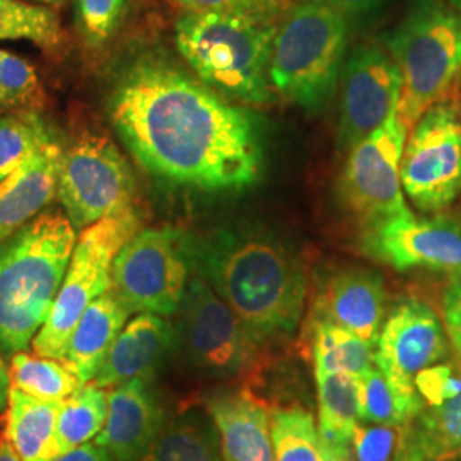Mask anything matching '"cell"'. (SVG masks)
<instances>
[{"instance_id": "obj_32", "label": "cell", "mask_w": 461, "mask_h": 461, "mask_svg": "<svg viewBox=\"0 0 461 461\" xmlns=\"http://www.w3.org/2000/svg\"><path fill=\"white\" fill-rule=\"evenodd\" d=\"M53 137L49 123L30 110L0 116V182Z\"/></svg>"}, {"instance_id": "obj_12", "label": "cell", "mask_w": 461, "mask_h": 461, "mask_svg": "<svg viewBox=\"0 0 461 461\" xmlns=\"http://www.w3.org/2000/svg\"><path fill=\"white\" fill-rule=\"evenodd\" d=\"M407 131L395 108L381 127L350 149L340 180V197L366 226L412 214L400 176Z\"/></svg>"}, {"instance_id": "obj_17", "label": "cell", "mask_w": 461, "mask_h": 461, "mask_svg": "<svg viewBox=\"0 0 461 461\" xmlns=\"http://www.w3.org/2000/svg\"><path fill=\"white\" fill-rule=\"evenodd\" d=\"M386 289L378 272L342 268L320 285L312 320L329 321L376 346L384 320Z\"/></svg>"}, {"instance_id": "obj_3", "label": "cell", "mask_w": 461, "mask_h": 461, "mask_svg": "<svg viewBox=\"0 0 461 461\" xmlns=\"http://www.w3.org/2000/svg\"><path fill=\"white\" fill-rule=\"evenodd\" d=\"M76 241L68 217L49 211L0 243L2 356L24 352L49 320Z\"/></svg>"}, {"instance_id": "obj_22", "label": "cell", "mask_w": 461, "mask_h": 461, "mask_svg": "<svg viewBox=\"0 0 461 461\" xmlns=\"http://www.w3.org/2000/svg\"><path fill=\"white\" fill-rule=\"evenodd\" d=\"M62 402L40 400L11 386L2 438L9 441L21 461H51Z\"/></svg>"}, {"instance_id": "obj_15", "label": "cell", "mask_w": 461, "mask_h": 461, "mask_svg": "<svg viewBox=\"0 0 461 461\" xmlns=\"http://www.w3.org/2000/svg\"><path fill=\"white\" fill-rule=\"evenodd\" d=\"M402 77L390 53L364 45L354 50L342 74L339 148L350 150L398 108Z\"/></svg>"}, {"instance_id": "obj_39", "label": "cell", "mask_w": 461, "mask_h": 461, "mask_svg": "<svg viewBox=\"0 0 461 461\" xmlns=\"http://www.w3.org/2000/svg\"><path fill=\"white\" fill-rule=\"evenodd\" d=\"M314 2L325 4L347 17L369 14L375 9H378L384 0H314Z\"/></svg>"}, {"instance_id": "obj_35", "label": "cell", "mask_w": 461, "mask_h": 461, "mask_svg": "<svg viewBox=\"0 0 461 461\" xmlns=\"http://www.w3.org/2000/svg\"><path fill=\"white\" fill-rule=\"evenodd\" d=\"M403 429L359 422L352 436V460L400 461Z\"/></svg>"}, {"instance_id": "obj_38", "label": "cell", "mask_w": 461, "mask_h": 461, "mask_svg": "<svg viewBox=\"0 0 461 461\" xmlns=\"http://www.w3.org/2000/svg\"><path fill=\"white\" fill-rule=\"evenodd\" d=\"M443 323L447 339L461 359V279H455L443 296Z\"/></svg>"}, {"instance_id": "obj_20", "label": "cell", "mask_w": 461, "mask_h": 461, "mask_svg": "<svg viewBox=\"0 0 461 461\" xmlns=\"http://www.w3.org/2000/svg\"><path fill=\"white\" fill-rule=\"evenodd\" d=\"M64 152L53 137L0 182V243L40 215L57 195Z\"/></svg>"}, {"instance_id": "obj_25", "label": "cell", "mask_w": 461, "mask_h": 461, "mask_svg": "<svg viewBox=\"0 0 461 461\" xmlns=\"http://www.w3.org/2000/svg\"><path fill=\"white\" fill-rule=\"evenodd\" d=\"M140 461L224 460L212 419L192 411L167 420Z\"/></svg>"}, {"instance_id": "obj_1", "label": "cell", "mask_w": 461, "mask_h": 461, "mask_svg": "<svg viewBox=\"0 0 461 461\" xmlns=\"http://www.w3.org/2000/svg\"><path fill=\"white\" fill-rule=\"evenodd\" d=\"M110 115L139 165L165 182L236 192L260 176L255 118L163 60L146 57L123 70Z\"/></svg>"}, {"instance_id": "obj_8", "label": "cell", "mask_w": 461, "mask_h": 461, "mask_svg": "<svg viewBox=\"0 0 461 461\" xmlns=\"http://www.w3.org/2000/svg\"><path fill=\"white\" fill-rule=\"evenodd\" d=\"M190 272V236L171 228L139 230L116 255L110 289L131 313L169 316L182 304Z\"/></svg>"}, {"instance_id": "obj_36", "label": "cell", "mask_w": 461, "mask_h": 461, "mask_svg": "<svg viewBox=\"0 0 461 461\" xmlns=\"http://www.w3.org/2000/svg\"><path fill=\"white\" fill-rule=\"evenodd\" d=\"M415 388L428 407L461 395V373L451 364H434L415 376Z\"/></svg>"}, {"instance_id": "obj_24", "label": "cell", "mask_w": 461, "mask_h": 461, "mask_svg": "<svg viewBox=\"0 0 461 461\" xmlns=\"http://www.w3.org/2000/svg\"><path fill=\"white\" fill-rule=\"evenodd\" d=\"M318 384V429L330 449L352 460V436L359 420L357 383L347 375H314Z\"/></svg>"}, {"instance_id": "obj_5", "label": "cell", "mask_w": 461, "mask_h": 461, "mask_svg": "<svg viewBox=\"0 0 461 461\" xmlns=\"http://www.w3.org/2000/svg\"><path fill=\"white\" fill-rule=\"evenodd\" d=\"M386 45L402 77L398 115L411 129L460 86L461 13L443 0H413Z\"/></svg>"}, {"instance_id": "obj_4", "label": "cell", "mask_w": 461, "mask_h": 461, "mask_svg": "<svg viewBox=\"0 0 461 461\" xmlns=\"http://www.w3.org/2000/svg\"><path fill=\"white\" fill-rule=\"evenodd\" d=\"M272 17L245 13H186L175 41L200 81L245 104L270 99V55L277 26Z\"/></svg>"}, {"instance_id": "obj_21", "label": "cell", "mask_w": 461, "mask_h": 461, "mask_svg": "<svg viewBox=\"0 0 461 461\" xmlns=\"http://www.w3.org/2000/svg\"><path fill=\"white\" fill-rule=\"evenodd\" d=\"M129 308L110 289L84 312L67 344L64 364L86 384L98 375L116 337L127 325Z\"/></svg>"}, {"instance_id": "obj_40", "label": "cell", "mask_w": 461, "mask_h": 461, "mask_svg": "<svg viewBox=\"0 0 461 461\" xmlns=\"http://www.w3.org/2000/svg\"><path fill=\"white\" fill-rule=\"evenodd\" d=\"M51 461H113L110 453L98 443H86L76 449H70Z\"/></svg>"}, {"instance_id": "obj_2", "label": "cell", "mask_w": 461, "mask_h": 461, "mask_svg": "<svg viewBox=\"0 0 461 461\" xmlns=\"http://www.w3.org/2000/svg\"><path fill=\"white\" fill-rule=\"evenodd\" d=\"M192 268L212 285L257 346L294 333L308 293L306 267L276 232L236 226L192 240Z\"/></svg>"}, {"instance_id": "obj_45", "label": "cell", "mask_w": 461, "mask_h": 461, "mask_svg": "<svg viewBox=\"0 0 461 461\" xmlns=\"http://www.w3.org/2000/svg\"><path fill=\"white\" fill-rule=\"evenodd\" d=\"M451 7H455L456 11H460L461 13V0H446Z\"/></svg>"}, {"instance_id": "obj_42", "label": "cell", "mask_w": 461, "mask_h": 461, "mask_svg": "<svg viewBox=\"0 0 461 461\" xmlns=\"http://www.w3.org/2000/svg\"><path fill=\"white\" fill-rule=\"evenodd\" d=\"M0 461H21L14 447L9 445V441L2 436H0Z\"/></svg>"}, {"instance_id": "obj_6", "label": "cell", "mask_w": 461, "mask_h": 461, "mask_svg": "<svg viewBox=\"0 0 461 461\" xmlns=\"http://www.w3.org/2000/svg\"><path fill=\"white\" fill-rule=\"evenodd\" d=\"M347 17L304 0L280 23L270 55V84L280 98L318 113L339 83L347 49Z\"/></svg>"}, {"instance_id": "obj_9", "label": "cell", "mask_w": 461, "mask_h": 461, "mask_svg": "<svg viewBox=\"0 0 461 461\" xmlns=\"http://www.w3.org/2000/svg\"><path fill=\"white\" fill-rule=\"evenodd\" d=\"M133 192L132 167L106 135L86 133L64 152L57 195L76 230L132 209Z\"/></svg>"}, {"instance_id": "obj_26", "label": "cell", "mask_w": 461, "mask_h": 461, "mask_svg": "<svg viewBox=\"0 0 461 461\" xmlns=\"http://www.w3.org/2000/svg\"><path fill=\"white\" fill-rule=\"evenodd\" d=\"M314 375H347L359 378L375 367L373 344L329 321L312 320Z\"/></svg>"}, {"instance_id": "obj_7", "label": "cell", "mask_w": 461, "mask_h": 461, "mask_svg": "<svg viewBox=\"0 0 461 461\" xmlns=\"http://www.w3.org/2000/svg\"><path fill=\"white\" fill-rule=\"evenodd\" d=\"M139 230L140 217L133 209L81 230L49 320L32 342L36 356L64 359L70 335L84 312L110 291L116 255Z\"/></svg>"}, {"instance_id": "obj_19", "label": "cell", "mask_w": 461, "mask_h": 461, "mask_svg": "<svg viewBox=\"0 0 461 461\" xmlns=\"http://www.w3.org/2000/svg\"><path fill=\"white\" fill-rule=\"evenodd\" d=\"M205 409L214 422L224 461H276L272 415L262 398L248 390H222Z\"/></svg>"}, {"instance_id": "obj_11", "label": "cell", "mask_w": 461, "mask_h": 461, "mask_svg": "<svg viewBox=\"0 0 461 461\" xmlns=\"http://www.w3.org/2000/svg\"><path fill=\"white\" fill-rule=\"evenodd\" d=\"M405 195L422 212H439L461 195V116L451 101L439 103L413 125L402 166Z\"/></svg>"}, {"instance_id": "obj_10", "label": "cell", "mask_w": 461, "mask_h": 461, "mask_svg": "<svg viewBox=\"0 0 461 461\" xmlns=\"http://www.w3.org/2000/svg\"><path fill=\"white\" fill-rule=\"evenodd\" d=\"M178 312V346L194 371L214 379L248 371L257 344L207 280L197 274L190 277Z\"/></svg>"}, {"instance_id": "obj_29", "label": "cell", "mask_w": 461, "mask_h": 461, "mask_svg": "<svg viewBox=\"0 0 461 461\" xmlns=\"http://www.w3.org/2000/svg\"><path fill=\"white\" fill-rule=\"evenodd\" d=\"M13 386L40 400L64 402L81 384L64 361L17 352L11 357Z\"/></svg>"}, {"instance_id": "obj_28", "label": "cell", "mask_w": 461, "mask_h": 461, "mask_svg": "<svg viewBox=\"0 0 461 461\" xmlns=\"http://www.w3.org/2000/svg\"><path fill=\"white\" fill-rule=\"evenodd\" d=\"M276 461H344L325 443L312 412L301 407L272 412Z\"/></svg>"}, {"instance_id": "obj_41", "label": "cell", "mask_w": 461, "mask_h": 461, "mask_svg": "<svg viewBox=\"0 0 461 461\" xmlns=\"http://www.w3.org/2000/svg\"><path fill=\"white\" fill-rule=\"evenodd\" d=\"M11 371L7 369L5 363L0 359V412L7 409V400L11 392Z\"/></svg>"}, {"instance_id": "obj_14", "label": "cell", "mask_w": 461, "mask_h": 461, "mask_svg": "<svg viewBox=\"0 0 461 461\" xmlns=\"http://www.w3.org/2000/svg\"><path fill=\"white\" fill-rule=\"evenodd\" d=\"M361 245L371 258L400 272L422 268L461 279V226L451 217L381 219L366 226Z\"/></svg>"}, {"instance_id": "obj_44", "label": "cell", "mask_w": 461, "mask_h": 461, "mask_svg": "<svg viewBox=\"0 0 461 461\" xmlns=\"http://www.w3.org/2000/svg\"><path fill=\"white\" fill-rule=\"evenodd\" d=\"M4 53H5V50H0V101H2V72H4Z\"/></svg>"}, {"instance_id": "obj_37", "label": "cell", "mask_w": 461, "mask_h": 461, "mask_svg": "<svg viewBox=\"0 0 461 461\" xmlns=\"http://www.w3.org/2000/svg\"><path fill=\"white\" fill-rule=\"evenodd\" d=\"M190 13H245L272 17L279 9L280 0H176Z\"/></svg>"}, {"instance_id": "obj_34", "label": "cell", "mask_w": 461, "mask_h": 461, "mask_svg": "<svg viewBox=\"0 0 461 461\" xmlns=\"http://www.w3.org/2000/svg\"><path fill=\"white\" fill-rule=\"evenodd\" d=\"M0 104L28 110L43 104V89L34 67L11 51L4 53Z\"/></svg>"}, {"instance_id": "obj_13", "label": "cell", "mask_w": 461, "mask_h": 461, "mask_svg": "<svg viewBox=\"0 0 461 461\" xmlns=\"http://www.w3.org/2000/svg\"><path fill=\"white\" fill-rule=\"evenodd\" d=\"M447 356V333L436 312L419 299L396 304L379 331L375 364L396 395L424 407L415 376Z\"/></svg>"}, {"instance_id": "obj_23", "label": "cell", "mask_w": 461, "mask_h": 461, "mask_svg": "<svg viewBox=\"0 0 461 461\" xmlns=\"http://www.w3.org/2000/svg\"><path fill=\"white\" fill-rule=\"evenodd\" d=\"M400 461H461V395L424 409L405 426Z\"/></svg>"}, {"instance_id": "obj_27", "label": "cell", "mask_w": 461, "mask_h": 461, "mask_svg": "<svg viewBox=\"0 0 461 461\" xmlns=\"http://www.w3.org/2000/svg\"><path fill=\"white\" fill-rule=\"evenodd\" d=\"M108 393L93 381L79 386L62 402L55 432L57 456L95 439L106 424Z\"/></svg>"}, {"instance_id": "obj_30", "label": "cell", "mask_w": 461, "mask_h": 461, "mask_svg": "<svg viewBox=\"0 0 461 461\" xmlns=\"http://www.w3.org/2000/svg\"><path fill=\"white\" fill-rule=\"evenodd\" d=\"M64 30L59 14L24 0H0V41H32L45 50L64 43Z\"/></svg>"}, {"instance_id": "obj_33", "label": "cell", "mask_w": 461, "mask_h": 461, "mask_svg": "<svg viewBox=\"0 0 461 461\" xmlns=\"http://www.w3.org/2000/svg\"><path fill=\"white\" fill-rule=\"evenodd\" d=\"M74 23L86 45L110 43L129 14V0H72Z\"/></svg>"}, {"instance_id": "obj_31", "label": "cell", "mask_w": 461, "mask_h": 461, "mask_svg": "<svg viewBox=\"0 0 461 461\" xmlns=\"http://www.w3.org/2000/svg\"><path fill=\"white\" fill-rule=\"evenodd\" d=\"M356 383L361 422L405 428L424 411V407L409 403L396 395L378 366L364 373Z\"/></svg>"}, {"instance_id": "obj_18", "label": "cell", "mask_w": 461, "mask_h": 461, "mask_svg": "<svg viewBox=\"0 0 461 461\" xmlns=\"http://www.w3.org/2000/svg\"><path fill=\"white\" fill-rule=\"evenodd\" d=\"M176 347V327L159 314L139 313L116 337L93 383L112 390L132 379H154Z\"/></svg>"}, {"instance_id": "obj_43", "label": "cell", "mask_w": 461, "mask_h": 461, "mask_svg": "<svg viewBox=\"0 0 461 461\" xmlns=\"http://www.w3.org/2000/svg\"><path fill=\"white\" fill-rule=\"evenodd\" d=\"M34 2H40V4H45L49 7H55V9H62L66 5L67 0H34Z\"/></svg>"}, {"instance_id": "obj_16", "label": "cell", "mask_w": 461, "mask_h": 461, "mask_svg": "<svg viewBox=\"0 0 461 461\" xmlns=\"http://www.w3.org/2000/svg\"><path fill=\"white\" fill-rule=\"evenodd\" d=\"M166 411L152 379H132L108 393V417L96 436L113 461H140L166 426Z\"/></svg>"}]
</instances>
